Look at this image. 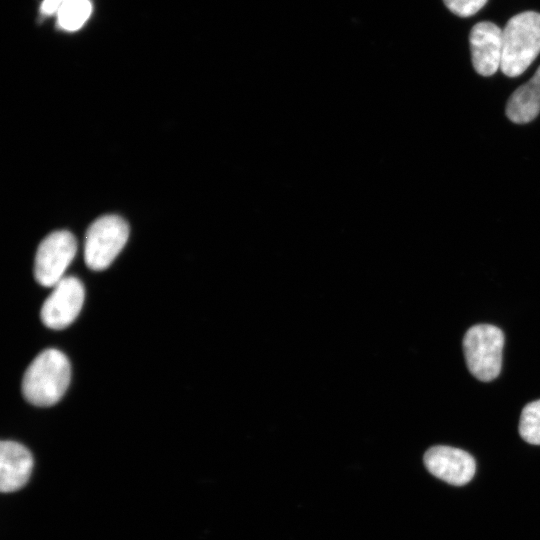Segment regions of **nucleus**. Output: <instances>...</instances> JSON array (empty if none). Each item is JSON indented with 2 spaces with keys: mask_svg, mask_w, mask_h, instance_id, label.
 I'll return each mask as SVG.
<instances>
[{
  "mask_svg": "<svg viewBox=\"0 0 540 540\" xmlns=\"http://www.w3.org/2000/svg\"><path fill=\"white\" fill-rule=\"evenodd\" d=\"M488 0H443L446 7L460 17H469L477 13Z\"/></svg>",
  "mask_w": 540,
  "mask_h": 540,
  "instance_id": "13",
  "label": "nucleus"
},
{
  "mask_svg": "<svg viewBox=\"0 0 540 540\" xmlns=\"http://www.w3.org/2000/svg\"><path fill=\"white\" fill-rule=\"evenodd\" d=\"M540 112V66L532 78L510 96L506 114L515 123H527Z\"/></svg>",
  "mask_w": 540,
  "mask_h": 540,
  "instance_id": "10",
  "label": "nucleus"
},
{
  "mask_svg": "<svg viewBox=\"0 0 540 540\" xmlns=\"http://www.w3.org/2000/svg\"><path fill=\"white\" fill-rule=\"evenodd\" d=\"M71 378L70 362L57 349H46L31 362L22 380V392L36 406L57 403L67 390Z\"/></svg>",
  "mask_w": 540,
  "mask_h": 540,
  "instance_id": "1",
  "label": "nucleus"
},
{
  "mask_svg": "<svg viewBox=\"0 0 540 540\" xmlns=\"http://www.w3.org/2000/svg\"><path fill=\"white\" fill-rule=\"evenodd\" d=\"M127 222L118 215H105L95 220L87 230L84 259L92 270L106 269L126 244Z\"/></svg>",
  "mask_w": 540,
  "mask_h": 540,
  "instance_id": "4",
  "label": "nucleus"
},
{
  "mask_svg": "<svg viewBox=\"0 0 540 540\" xmlns=\"http://www.w3.org/2000/svg\"><path fill=\"white\" fill-rule=\"evenodd\" d=\"M519 434L533 445H540V399L526 404L521 412Z\"/></svg>",
  "mask_w": 540,
  "mask_h": 540,
  "instance_id": "12",
  "label": "nucleus"
},
{
  "mask_svg": "<svg viewBox=\"0 0 540 540\" xmlns=\"http://www.w3.org/2000/svg\"><path fill=\"white\" fill-rule=\"evenodd\" d=\"M504 334L491 324L470 327L463 338V352L469 372L478 380L489 382L498 377L502 367Z\"/></svg>",
  "mask_w": 540,
  "mask_h": 540,
  "instance_id": "3",
  "label": "nucleus"
},
{
  "mask_svg": "<svg viewBox=\"0 0 540 540\" xmlns=\"http://www.w3.org/2000/svg\"><path fill=\"white\" fill-rule=\"evenodd\" d=\"M503 31L494 23L482 21L475 24L469 36L472 63L482 76L493 75L501 66Z\"/></svg>",
  "mask_w": 540,
  "mask_h": 540,
  "instance_id": "8",
  "label": "nucleus"
},
{
  "mask_svg": "<svg viewBox=\"0 0 540 540\" xmlns=\"http://www.w3.org/2000/svg\"><path fill=\"white\" fill-rule=\"evenodd\" d=\"M91 10L89 0H65L57 12L58 23L65 30H77L86 22Z\"/></svg>",
  "mask_w": 540,
  "mask_h": 540,
  "instance_id": "11",
  "label": "nucleus"
},
{
  "mask_svg": "<svg viewBox=\"0 0 540 540\" xmlns=\"http://www.w3.org/2000/svg\"><path fill=\"white\" fill-rule=\"evenodd\" d=\"M33 467L30 451L14 441L0 444V488L4 493L22 488L28 481Z\"/></svg>",
  "mask_w": 540,
  "mask_h": 540,
  "instance_id": "9",
  "label": "nucleus"
},
{
  "mask_svg": "<svg viewBox=\"0 0 540 540\" xmlns=\"http://www.w3.org/2000/svg\"><path fill=\"white\" fill-rule=\"evenodd\" d=\"M84 297V286L78 278L74 276L62 278L43 303L42 322L51 329L66 328L81 311Z\"/></svg>",
  "mask_w": 540,
  "mask_h": 540,
  "instance_id": "6",
  "label": "nucleus"
},
{
  "mask_svg": "<svg viewBox=\"0 0 540 540\" xmlns=\"http://www.w3.org/2000/svg\"><path fill=\"white\" fill-rule=\"evenodd\" d=\"M77 251V242L72 233L61 230L49 234L38 246L34 275L45 287L55 286L72 262Z\"/></svg>",
  "mask_w": 540,
  "mask_h": 540,
  "instance_id": "5",
  "label": "nucleus"
},
{
  "mask_svg": "<svg viewBox=\"0 0 540 540\" xmlns=\"http://www.w3.org/2000/svg\"><path fill=\"white\" fill-rule=\"evenodd\" d=\"M502 31L500 69L506 76H519L540 53V13H519L509 19Z\"/></svg>",
  "mask_w": 540,
  "mask_h": 540,
  "instance_id": "2",
  "label": "nucleus"
},
{
  "mask_svg": "<svg viewBox=\"0 0 540 540\" xmlns=\"http://www.w3.org/2000/svg\"><path fill=\"white\" fill-rule=\"evenodd\" d=\"M424 464L432 475L456 486L468 483L476 470L475 460L468 452L444 445L429 448Z\"/></svg>",
  "mask_w": 540,
  "mask_h": 540,
  "instance_id": "7",
  "label": "nucleus"
},
{
  "mask_svg": "<svg viewBox=\"0 0 540 540\" xmlns=\"http://www.w3.org/2000/svg\"><path fill=\"white\" fill-rule=\"evenodd\" d=\"M65 0H44L41 5V12L46 15L58 12Z\"/></svg>",
  "mask_w": 540,
  "mask_h": 540,
  "instance_id": "14",
  "label": "nucleus"
}]
</instances>
